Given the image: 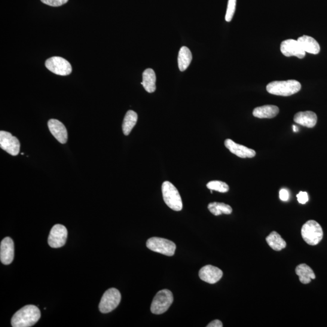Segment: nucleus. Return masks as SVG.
I'll return each mask as SVG.
<instances>
[{
	"instance_id": "nucleus-1",
	"label": "nucleus",
	"mask_w": 327,
	"mask_h": 327,
	"mask_svg": "<svg viewBox=\"0 0 327 327\" xmlns=\"http://www.w3.org/2000/svg\"><path fill=\"white\" fill-rule=\"evenodd\" d=\"M40 310L33 305H27L17 311L12 317L13 327H29L35 325L40 319Z\"/></svg>"
},
{
	"instance_id": "nucleus-2",
	"label": "nucleus",
	"mask_w": 327,
	"mask_h": 327,
	"mask_svg": "<svg viewBox=\"0 0 327 327\" xmlns=\"http://www.w3.org/2000/svg\"><path fill=\"white\" fill-rule=\"evenodd\" d=\"M301 84L298 81L290 79L287 81H276L267 85L268 93L275 96L289 97L300 91Z\"/></svg>"
},
{
	"instance_id": "nucleus-3",
	"label": "nucleus",
	"mask_w": 327,
	"mask_h": 327,
	"mask_svg": "<svg viewBox=\"0 0 327 327\" xmlns=\"http://www.w3.org/2000/svg\"><path fill=\"white\" fill-rule=\"evenodd\" d=\"M301 235L305 243L310 246H316L322 240L323 233L319 223L310 220L302 226Z\"/></svg>"
},
{
	"instance_id": "nucleus-4",
	"label": "nucleus",
	"mask_w": 327,
	"mask_h": 327,
	"mask_svg": "<svg viewBox=\"0 0 327 327\" xmlns=\"http://www.w3.org/2000/svg\"><path fill=\"white\" fill-rule=\"evenodd\" d=\"M162 193L167 206L177 212L182 209V201L179 192L172 183L165 181L162 185Z\"/></svg>"
},
{
	"instance_id": "nucleus-5",
	"label": "nucleus",
	"mask_w": 327,
	"mask_h": 327,
	"mask_svg": "<svg viewBox=\"0 0 327 327\" xmlns=\"http://www.w3.org/2000/svg\"><path fill=\"white\" fill-rule=\"evenodd\" d=\"M173 302L172 293L169 290L164 289L158 292L151 304V310L155 314H163L169 309Z\"/></svg>"
},
{
	"instance_id": "nucleus-6",
	"label": "nucleus",
	"mask_w": 327,
	"mask_h": 327,
	"mask_svg": "<svg viewBox=\"0 0 327 327\" xmlns=\"http://www.w3.org/2000/svg\"><path fill=\"white\" fill-rule=\"evenodd\" d=\"M146 246L153 252L168 256H172L176 250L175 244L164 238L152 237L147 241Z\"/></svg>"
},
{
	"instance_id": "nucleus-7",
	"label": "nucleus",
	"mask_w": 327,
	"mask_h": 327,
	"mask_svg": "<svg viewBox=\"0 0 327 327\" xmlns=\"http://www.w3.org/2000/svg\"><path fill=\"white\" fill-rule=\"evenodd\" d=\"M121 295L115 288L110 289L105 293L101 299L99 308L102 313H108L114 310L120 304Z\"/></svg>"
},
{
	"instance_id": "nucleus-8",
	"label": "nucleus",
	"mask_w": 327,
	"mask_h": 327,
	"mask_svg": "<svg viewBox=\"0 0 327 327\" xmlns=\"http://www.w3.org/2000/svg\"><path fill=\"white\" fill-rule=\"evenodd\" d=\"M45 67L55 74L67 76L72 71V66L68 61L60 57H53L45 61Z\"/></svg>"
},
{
	"instance_id": "nucleus-9",
	"label": "nucleus",
	"mask_w": 327,
	"mask_h": 327,
	"mask_svg": "<svg viewBox=\"0 0 327 327\" xmlns=\"http://www.w3.org/2000/svg\"><path fill=\"white\" fill-rule=\"evenodd\" d=\"M0 148L12 156L19 154L20 143L16 137L8 131H0Z\"/></svg>"
},
{
	"instance_id": "nucleus-10",
	"label": "nucleus",
	"mask_w": 327,
	"mask_h": 327,
	"mask_svg": "<svg viewBox=\"0 0 327 327\" xmlns=\"http://www.w3.org/2000/svg\"><path fill=\"white\" fill-rule=\"evenodd\" d=\"M67 230L65 226L56 224L51 229L48 238V244L52 248H60L65 245Z\"/></svg>"
},
{
	"instance_id": "nucleus-11",
	"label": "nucleus",
	"mask_w": 327,
	"mask_h": 327,
	"mask_svg": "<svg viewBox=\"0 0 327 327\" xmlns=\"http://www.w3.org/2000/svg\"><path fill=\"white\" fill-rule=\"evenodd\" d=\"M281 51L286 57L295 56L300 59H304L306 54L298 41L292 39H287L282 42L281 44Z\"/></svg>"
},
{
	"instance_id": "nucleus-12",
	"label": "nucleus",
	"mask_w": 327,
	"mask_h": 327,
	"mask_svg": "<svg viewBox=\"0 0 327 327\" xmlns=\"http://www.w3.org/2000/svg\"><path fill=\"white\" fill-rule=\"evenodd\" d=\"M222 276L223 272L221 269L211 265L204 266L199 271L200 279L211 284L218 283Z\"/></svg>"
},
{
	"instance_id": "nucleus-13",
	"label": "nucleus",
	"mask_w": 327,
	"mask_h": 327,
	"mask_svg": "<svg viewBox=\"0 0 327 327\" xmlns=\"http://www.w3.org/2000/svg\"><path fill=\"white\" fill-rule=\"evenodd\" d=\"M14 258V244L11 238L3 239L0 245V260L2 264L9 265L13 261Z\"/></svg>"
},
{
	"instance_id": "nucleus-14",
	"label": "nucleus",
	"mask_w": 327,
	"mask_h": 327,
	"mask_svg": "<svg viewBox=\"0 0 327 327\" xmlns=\"http://www.w3.org/2000/svg\"><path fill=\"white\" fill-rule=\"evenodd\" d=\"M224 145L232 154L241 158H252L255 157L254 150L247 148L246 146L238 145L230 139H225Z\"/></svg>"
},
{
	"instance_id": "nucleus-15",
	"label": "nucleus",
	"mask_w": 327,
	"mask_h": 327,
	"mask_svg": "<svg viewBox=\"0 0 327 327\" xmlns=\"http://www.w3.org/2000/svg\"><path fill=\"white\" fill-rule=\"evenodd\" d=\"M48 127L53 135L56 137L58 142L65 144L67 141V131L65 125L62 122L51 119L48 121Z\"/></svg>"
},
{
	"instance_id": "nucleus-16",
	"label": "nucleus",
	"mask_w": 327,
	"mask_h": 327,
	"mask_svg": "<svg viewBox=\"0 0 327 327\" xmlns=\"http://www.w3.org/2000/svg\"><path fill=\"white\" fill-rule=\"evenodd\" d=\"M317 120L316 114L311 111L298 112L294 117V121L296 123L308 128H313L315 126Z\"/></svg>"
},
{
	"instance_id": "nucleus-17",
	"label": "nucleus",
	"mask_w": 327,
	"mask_h": 327,
	"mask_svg": "<svg viewBox=\"0 0 327 327\" xmlns=\"http://www.w3.org/2000/svg\"><path fill=\"white\" fill-rule=\"evenodd\" d=\"M298 41L305 53L314 55L319 53L320 48L318 42L311 36L307 35L301 36L298 38Z\"/></svg>"
},
{
	"instance_id": "nucleus-18",
	"label": "nucleus",
	"mask_w": 327,
	"mask_h": 327,
	"mask_svg": "<svg viewBox=\"0 0 327 327\" xmlns=\"http://www.w3.org/2000/svg\"><path fill=\"white\" fill-rule=\"evenodd\" d=\"M278 107L273 105H265L253 110V115L258 118H273L279 114Z\"/></svg>"
},
{
	"instance_id": "nucleus-19",
	"label": "nucleus",
	"mask_w": 327,
	"mask_h": 327,
	"mask_svg": "<svg viewBox=\"0 0 327 327\" xmlns=\"http://www.w3.org/2000/svg\"><path fill=\"white\" fill-rule=\"evenodd\" d=\"M296 273L299 276L300 282L304 284H309L311 280L316 278L312 269L305 264L299 265L296 268Z\"/></svg>"
},
{
	"instance_id": "nucleus-20",
	"label": "nucleus",
	"mask_w": 327,
	"mask_h": 327,
	"mask_svg": "<svg viewBox=\"0 0 327 327\" xmlns=\"http://www.w3.org/2000/svg\"><path fill=\"white\" fill-rule=\"evenodd\" d=\"M156 75L154 70L147 69L143 73L142 84L149 93H153L156 90Z\"/></svg>"
},
{
	"instance_id": "nucleus-21",
	"label": "nucleus",
	"mask_w": 327,
	"mask_h": 327,
	"mask_svg": "<svg viewBox=\"0 0 327 327\" xmlns=\"http://www.w3.org/2000/svg\"><path fill=\"white\" fill-rule=\"evenodd\" d=\"M268 246L275 251L279 252L287 246L286 241L283 239L276 231H272L271 233L266 238Z\"/></svg>"
},
{
	"instance_id": "nucleus-22",
	"label": "nucleus",
	"mask_w": 327,
	"mask_h": 327,
	"mask_svg": "<svg viewBox=\"0 0 327 327\" xmlns=\"http://www.w3.org/2000/svg\"><path fill=\"white\" fill-rule=\"evenodd\" d=\"M191 51L188 47L182 46L179 52L178 61L180 71L184 72L190 65L192 60Z\"/></svg>"
},
{
	"instance_id": "nucleus-23",
	"label": "nucleus",
	"mask_w": 327,
	"mask_h": 327,
	"mask_svg": "<svg viewBox=\"0 0 327 327\" xmlns=\"http://www.w3.org/2000/svg\"><path fill=\"white\" fill-rule=\"evenodd\" d=\"M137 121V115L135 112L129 111L126 113L124 118L123 131L125 135H129L133 128L135 126Z\"/></svg>"
},
{
	"instance_id": "nucleus-24",
	"label": "nucleus",
	"mask_w": 327,
	"mask_h": 327,
	"mask_svg": "<svg viewBox=\"0 0 327 327\" xmlns=\"http://www.w3.org/2000/svg\"><path fill=\"white\" fill-rule=\"evenodd\" d=\"M208 209L213 215L215 216L221 215L222 214L230 215L233 211L229 205L222 203H217V202L210 203L208 206Z\"/></svg>"
},
{
	"instance_id": "nucleus-25",
	"label": "nucleus",
	"mask_w": 327,
	"mask_h": 327,
	"mask_svg": "<svg viewBox=\"0 0 327 327\" xmlns=\"http://www.w3.org/2000/svg\"><path fill=\"white\" fill-rule=\"evenodd\" d=\"M207 188L210 190L215 191L220 193H226L229 191V186L221 181H212L207 183Z\"/></svg>"
},
{
	"instance_id": "nucleus-26",
	"label": "nucleus",
	"mask_w": 327,
	"mask_h": 327,
	"mask_svg": "<svg viewBox=\"0 0 327 327\" xmlns=\"http://www.w3.org/2000/svg\"><path fill=\"white\" fill-rule=\"evenodd\" d=\"M237 0H228L227 12H226L225 19L227 22H230L236 9Z\"/></svg>"
},
{
	"instance_id": "nucleus-27",
	"label": "nucleus",
	"mask_w": 327,
	"mask_h": 327,
	"mask_svg": "<svg viewBox=\"0 0 327 327\" xmlns=\"http://www.w3.org/2000/svg\"><path fill=\"white\" fill-rule=\"evenodd\" d=\"M41 1L45 5L53 6V7H59L66 4L68 0H41Z\"/></svg>"
},
{
	"instance_id": "nucleus-28",
	"label": "nucleus",
	"mask_w": 327,
	"mask_h": 327,
	"mask_svg": "<svg viewBox=\"0 0 327 327\" xmlns=\"http://www.w3.org/2000/svg\"><path fill=\"white\" fill-rule=\"evenodd\" d=\"M296 197H297L298 201L300 204H305L308 201V195L307 192H300Z\"/></svg>"
},
{
	"instance_id": "nucleus-29",
	"label": "nucleus",
	"mask_w": 327,
	"mask_h": 327,
	"mask_svg": "<svg viewBox=\"0 0 327 327\" xmlns=\"http://www.w3.org/2000/svg\"><path fill=\"white\" fill-rule=\"evenodd\" d=\"M279 198L283 201H287L289 199V193L288 191L285 189H281L279 192Z\"/></svg>"
},
{
	"instance_id": "nucleus-30",
	"label": "nucleus",
	"mask_w": 327,
	"mask_h": 327,
	"mask_svg": "<svg viewBox=\"0 0 327 327\" xmlns=\"http://www.w3.org/2000/svg\"><path fill=\"white\" fill-rule=\"evenodd\" d=\"M207 327H222V323L219 320L216 319L211 322L207 325Z\"/></svg>"
},
{
	"instance_id": "nucleus-31",
	"label": "nucleus",
	"mask_w": 327,
	"mask_h": 327,
	"mask_svg": "<svg viewBox=\"0 0 327 327\" xmlns=\"http://www.w3.org/2000/svg\"><path fill=\"white\" fill-rule=\"evenodd\" d=\"M293 131H295V132H297V131H298L299 129L297 126H293Z\"/></svg>"
}]
</instances>
